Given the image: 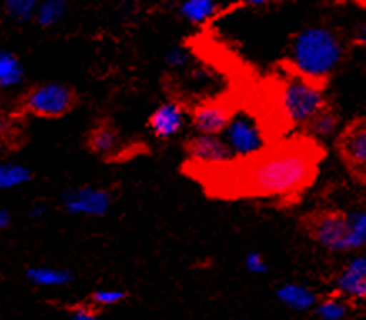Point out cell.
Here are the masks:
<instances>
[{"label":"cell","mask_w":366,"mask_h":320,"mask_svg":"<svg viewBox=\"0 0 366 320\" xmlns=\"http://www.w3.org/2000/svg\"><path fill=\"white\" fill-rule=\"evenodd\" d=\"M320 160L321 152L315 142L268 147L234 167L229 185L241 195L288 199L308 189L318 174Z\"/></svg>","instance_id":"6da1fadb"},{"label":"cell","mask_w":366,"mask_h":320,"mask_svg":"<svg viewBox=\"0 0 366 320\" xmlns=\"http://www.w3.org/2000/svg\"><path fill=\"white\" fill-rule=\"evenodd\" d=\"M343 58L338 36L325 27H308L295 37L291 46V66L296 76L320 86L328 81Z\"/></svg>","instance_id":"7a4b0ae2"},{"label":"cell","mask_w":366,"mask_h":320,"mask_svg":"<svg viewBox=\"0 0 366 320\" xmlns=\"http://www.w3.org/2000/svg\"><path fill=\"white\" fill-rule=\"evenodd\" d=\"M326 105L328 102L325 98L323 86L306 81L296 73L285 81L281 91V109L291 125L306 127Z\"/></svg>","instance_id":"3957f363"},{"label":"cell","mask_w":366,"mask_h":320,"mask_svg":"<svg viewBox=\"0 0 366 320\" xmlns=\"http://www.w3.org/2000/svg\"><path fill=\"white\" fill-rule=\"evenodd\" d=\"M306 232L331 252H350V214L340 209L313 212L305 219Z\"/></svg>","instance_id":"277c9868"},{"label":"cell","mask_w":366,"mask_h":320,"mask_svg":"<svg viewBox=\"0 0 366 320\" xmlns=\"http://www.w3.org/2000/svg\"><path fill=\"white\" fill-rule=\"evenodd\" d=\"M336 152L351 179L366 184V117H356L336 137Z\"/></svg>","instance_id":"5b68a950"},{"label":"cell","mask_w":366,"mask_h":320,"mask_svg":"<svg viewBox=\"0 0 366 320\" xmlns=\"http://www.w3.org/2000/svg\"><path fill=\"white\" fill-rule=\"evenodd\" d=\"M222 139L229 145L234 159L236 157L248 159V157L259 154L266 150V142H268L256 117L244 114V112L232 114L226 130L222 132Z\"/></svg>","instance_id":"8992f818"},{"label":"cell","mask_w":366,"mask_h":320,"mask_svg":"<svg viewBox=\"0 0 366 320\" xmlns=\"http://www.w3.org/2000/svg\"><path fill=\"white\" fill-rule=\"evenodd\" d=\"M74 105V92L64 83H42L26 98V109L36 117L56 119L66 115Z\"/></svg>","instance_id":"52a82bcc"},{"label":"cell","mask_w":366,"mask_h":320,"mask_svg":"<svg viewBox=\"0 0 366 320\" xmlns=\"http://www.w3.org/2000/svg\"><path fill=\"white\" fill-rule=\"evenodd\" d=\"M186 154L192 164L216 169L234 160V155L221 135L196 134L186 142Z\"/></svg>","instance_id":"ba28073f"},{"label":"cell","mask_w":366,"mask_h":320,"mask_svg":"<svg viewBox=\"0 0 366 320\" xmlns=\"http://www.w3.org/2000/svg\"><path fill=\"white\" fill-rule=\"evenodd\" d=\"M62 205L69 214L104 217L112 205V195L99 187H79L62 195Z\"/></svg>","instance_id":"9c48e42d"},{"label":"cell","mask_w":366,"mask_h":320,"mask_svg":"<svg viewBox=\"0 0 366 320\" xmlns=\"http://www.w3.org/2000/svg\"><path fill=\"white\" fill-rule=\"evenodd\" d=\"M232 112L227 103L207 102L197 105L191 114V124L197 134L222 135L229 124Z\"/></svg>","instance_id":"30bf717a"},{"label":"cell","mask_w":366,"mask_h":320,"mask_svg":"<svg viewBox=\"0 0 366 320\" xmlns=\"http://www.w3.org/2000/svg\"><path fill=\"white\" fill-rule=\"evenodd\" d=\"M186 124V110L177 102H164L149 117V129L159 139H171Z\"/></svg>","instance_id":"8fae6325"},{"label":"cell","mask_w":366,"mask_h":320,"mask_svg":"<svg viewBox=\"0 0 366 320\" xmlns=\"http://www.w3.org/2000/svg\"><path fill=\"white\" fill-rule=\"evenodd\" d=\"M276 295L285 305H288L293 310H298V312H306V310L316 307V304H318V295H316L315 290L301 284L281 285Z\"/></svg>","instance_id":"7c38bea8"},{"label":"cell","mask_w":366,"mask_h":320,"mask_svg":"<svg viewBox=\"0 0 366 320\" xmlns=\"http://www.w3.org/2000/svg\"><path fill=\"white\" fill-rule=\"evenodd\" d=\"M26 279L29 284L36 285V287L52 289V287H62L72 282V274L66 269L59 267H31L26 272Z\"/></svg>","instance_id":"4fadbf2b"},{"label":"cell","mask_w":366,"mask_h":320,"mask_svg":"<svg viewBox=\"0 0 366 320\" xmlns=\"http://www.w3.org/2000/svg\"><path fill=\"white\" fill-rule=\"evenodd\" d=\"M121 137L119 132L109 124H101L91 132L89 135V149L97 155H111L119 149Z\"/></svg>","instance_id":"5bb4252c"},{"label":"cell","mask_w":366,"mask_h":320,"mask_svg":"<svg viewBox=\"0 0 366 320\" xmlns=\"http://www.w3.org/2000/svg\"><path fill=\"white\" fill-rule=\"evenodd\" d=\"M217 9H219L217 0H182L179 12L187 22L199 26L214 17Z\"/></svg>","instance_id":"9a60e30c"},{"label":"cell","mask_w":366,"mask_h":320,"mask_svg":"<svg viewBox=\"0 0 366 320\" xmlns=\"http://www.w3.org/2000/svg\"><path fill=\"white\" fill-rule=\"evenodd\" d=\"M338 125L340 114L336 112L335 107H331L328 103L323 110H320L318 114L310 120V124L306 125V130H308L311 135L320 137V139H330V137L338 130Z\"/></svg>","instance_id":"2e32d148"},{"label":"cell","mask_w":366,"mask_h":320,"mask_svg":"<svg viewBox=\"0 0 366 320\" xmlns=\"http://www.w3.org/2000/svg\"><path fill=\"white\" fill-rule=\"evenodd\" d=\"M366 280V257H356L343 269L336 279V289L341 295H348L351 289Z\"/></svg>","instance_id":"e0dca14e"},{"label":"cell","mask_w":366,"mask_h":320,"mask_svg":"<svg viewBox=\"0 0 366 320\" xmlns=\"http://www.w3.org/2000/svg\"><path fill=\"white\" fill-rule=\"evenodd\" d=\"M24 81V67L12 52L0 51V87L14 88Z\"/></svg>","instance_id":"ac0fdd59"},{"label":"cell","mask_w":366,"mask_h":320,"mask_svg":"<svg viewBox=\"0 0 366 320\" xmlns=\"http://www.w3.org/2000/svg\"><path fill=\"white\" fill-rule=\"evenodd\" d=\"M31 170L26 165L16 164V162H7L0 164V190L17 189L31 180Z\"/></svg>","instance_id":"d6986e66"},{"label":"cell","mask_w":366,"mask_h":320,"mask_svg":"<svg viewBox=\"0 0 366 320\" xmlns=\"http://www.w3.org/2000/svg\"><path fill=\"white\" fill-rule=\"evenodd\" d=\"M67 4L66 0H42L37 6L36 11V21L41 24L42 27H52L59 24L66 16Z\"/></svg>","instance_id":"ffe728a7"},{"label":"cell","mask_w":366,"mask_h":320,"mask_svg":"<svg viewBox=\"0 0 366 320\" xmlns=\"http://www.w3.org/2000/svg\"><path fill=\"white\" fill-rule=\"evenodd\" d=\"M316 314L320 320H345L348 314L346 302L340 297H328L316 304Z\"/></svg>","instance_id":"44dd1931"},{"label":"cell","mask_w":366,"mask_h":320,"mask_svg":"<svg viewBox=\"0 0 366 320\" xmlns=\"http://www.w3.org/2000/svg\"><path fill=\"white\" fill-rule=\"evenodd\" d=\"M4 9L17 22H27L36 16L37 0H2Z\"/></svg>","instance_id":"7402d4cb"},{"label":"cell","mask_w":366,"mask_h":320,"mask_svg":"<svg viewBox=\"0 0 366 320\" xmlns=\"http://www.w3.org/2000/svg\"><path fill=\"white\" fill-rule=\"evenodd\" d=\"M366 245V212L350 214V252Z\"/></svg>","instance_id":"603a6c76"},{"label":"cell","mask_w":366,"mask_h":320,"mask_svg":"<svg viewBox=\"0 0 366 320\" xmlns=\"http://www.w3.org/2000/svg\"><path fill=\"white\" fill-rule=\"evenodd\" d=\"M127 294L121 289H97L92 292V304L97 305V307H112V305H117L124 302Z\"/></svg>","instance_id":"cb8c5ba5"},{"label":"cell","mask_w":366,"mask_h":320,"mask_svg":"<svg viewBox=\"0 0 366 320\" xmlns=\"http://www.w3.org/2000/svg\"><path fill=\"white\" fill-rule=\"evenodd\" d=\"M191 62L189 51L182 47H174L166 53V63L171 68H184Z\"/></svg>","instance_id":"d4e9b609"},{"label":"cell","mask_w":366,"mask_h":320,"mask_svg":"<svg viewBox=\"0 0 366 320\" xmlns=\"http://www.w3.org/2000/svg\"><path fill=\"white\" fill-rule=\"evenodd\" d=\"M244 267L248 272L254 274V275H263L268 272V264H266V260L263 259V255L259 252H249L248 255L244 257Z\"/></svg>","instance_id":"484cf974"},{"label":"cell","mask_w":366,"mask_h":320,"mask_svg":"<svg viewBox=\"0 0 366 320\" xmlns=\"http://www.w3.org/2000/svg\"><path fill=\"white\" fill-rule=\"evenodd\" d=\"M71 320H102V319L99 317V315L94 312V310H91V309L77 307L71 314Z\"/></svg>","instance_id":"4316f807"},{"label":"cell","mask_w":366,"mask_h":320,"mask_svg":"<svg viewBox=\"0 0 366 320\" xmlns=\"http://www.w3.org/2000/svg\"><path fill=\"white\" fill-rule=\"evenodd\" d=\"M44 214H46V205L41 204V202H39V204H34L31 207V210H29V217L31 219H41L44 217Z\"/></svg>","instance_id":"83f0119b"},{"label":"cell","mask_w":366,"mask_h":320,"mask_svg":"<svg viewBox=\"0 0 366 320\" xmlns=\"http://www.w3.org/2000/svg\"><path fill=\"white\" fill-rule=\"evenodd\" d=\"M355 42L360 43L361 47H366V24L358 27V31L355 33Z\"/></svg>","instance_id":"f1b7e54d"},{"label":"cell","mask_w":366,"mask_h":320,"mask_svg":"<svg viewBox=\"0 0 366 320\" xmlns=\"http://www.w3.org/2000/svg\"><path fill=\"white\" fill-rule=\"evenodd\" d=\"M11 225V214L6 209H0V230H6Z\"/></svg>","instance_id":"f546056e"},{"label":"cell","mask_w":366,"mask_h":320,"mask_svg":"<svg viewBox=\"0 0 366 320\" xmlns=\"http://www.w3.org/2000/svg\"><path fill=\"white\" fill-rule=\"evenodd\" d=\"M242 2L251 7H263V6H268L271 0H242Z\"/></svg>","instance_id":"4dcf8cb0"}]
</instances>
